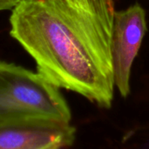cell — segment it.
I'll return each instance as SVG.
<instances>
[{
    "label": "cell",
    "instance_id": "6da1fadb",
    "mask_svg": "<svg viewBox=\"0 0 149 149\" xmlns=\"http://www.w3.org/2000/svg\"><path fill=\"white\" fill-rule=\"evenodd\" d=\"M10 10V34L38 72L102 108L112 107L114 0H19Z\"/></svg>",
    "mask_w": 149,
    "mask_h": 149
},
{
    "label": "cell",
    "instance_id": "7a4b0ae2",
    "mask_svg": "<svg viewBox=\"0 0 149 149\" xmlns=\"http://www.w3.org/2000/svg\"><path fill=\"white\" fill-rule=\"evenodd\" d=\"M71 120L70 107L58 86L38 72L0 60V127Z\"/></svg>",
    "mask_w": 149,
    "mask_h": 149
},
{
    "label": "cell",
    "instance_id": "3957f363",
    "mask_svg": "<svg viewBox=\"0 0 149 149\" xmlns=\"http://www.w3.org/2000/svg\"><path fill=\"white\" fill-rule=\"evenodd\" d=\"M148 30L146 11L135 3L115 10L111 55L114 86L123 98L130 94V78L134 62Z\"/></svg>",
    "mask_w": 149,
    "mask_h": 149
},
{
    "label": "cell",
    "instance_id": "277c9868",
    "mask_svg": "<svg viewBox=\"0 0 149 149\" xmlns=\"http://www.w3.org/2000/svg\"><path fill=\"white\" fill-rule=\"evenodd\" d=\"M76 128L70 123L38 120L0 127V149H58L72 146Z\"/></svg>",
    "mask_w": 149,
    "mask_h": 149
},
{
    "label": "cell",
    "instance_id": "5b68a950",
    "mask_svg": "<svg viewBox=\"0 0 149 149\" xmlns=\"http://www.w3.org/2000/svg\"><path fill=\"white\" fill-rule=\"evenodd\" d=\"M19 0H0V11L11 10Z\"/></svg>",
    "mask_w": 149,
    "mask_h": 149
}]
</instances>
